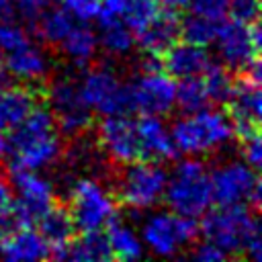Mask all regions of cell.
<instances>
[{"mask_svg":"<svg viewBox=\"0 0 262 262\" xmlns=\"http://www.w3.org/2000/svg\"><path fill=\"white\" fill-rule=\"evenodd\" d=\"M4 66L8 76L18 78L23 84H31V86H39L45 88V80H47V72H49V63L43 55V51L39 47H35L31 41H27L25 45L4 53Z\"/></svg>","mask_w":262,"mask_h":262,"instance_id":"cell-16","label":"cell"},{"mask_svg":"<svg viewBox=\"0 0 262 262\" xmlns=\"http://www.w3.org/2000/svg\"><path fill=\"white\" fill-rule=\"evenodd\" d=\"M14 6L8 0H0V23L4 20H14Z\"/></svg>","mask_w":262,"mask_h":262,"instance_id":"cell-38","label":"cell"},{"mask_svg":"<svg viewBox=\"0 0 262 262\" xmlns=\"http://www.w3.org/2000/svg\"><path fill=\"white\" fill-rule=\"evenodd\" d=\"M201 233L227 256L260 260V223L250 207H219L205 217Z\"/></svg>","mask_w":262,"mask_h":262,"instance_id":"cell-2","label":"cell"},{"mask_svg":"<svg viewBox=\"0 0 262 262\" xmlns=\"http://www.w3.org/2000/svg\"><path fill=\"white\" fill-rule=\"evenodd\" d=\"M239 145H242V154H244V158H246V164L252 166L254 170H258L260 164H262V143H260V133L242 139Z\"/></svg>","mask_w":262,"mask_h":262,"instance_id":"cell-34","label":"cell"},{"mask_svg":"<svg viewBox=\"0 0 262 262\" xmlns=\"http://www.w3.org/2000/svg\"><path fill=\"white\" fill-rule=\"evenodd\" d=\"M86 104L100 115H129L133 113L129 86H123L117 76L106 68H96L80 82Z\"/></svg>","mask_w":262,"mask_h":262,"instance_id":"cell-10","label":"cell"},{"mask_svg":"<svg viewBox=\"0 0 262 262\" xmlns=\"http://www.w3.org/2000/svg\"><path fill=\"white\" fill-rule=\"evenodd\" d=\"M98 141L119 164L145 162L137 121L129 115H106L98 125Z\"/></svg>","mask_w":262,"mask_h":262,"instance_id":"cell-12","label":"cell"},{"mask_svg":"<svg viewBox=\"0 0 262 262\" xmlns=\"http://www.w3.org/2000/svg\"><path fill=\"white\" fill-rule=\"evenodd\" d=\"M100 29H102L100 43L106 51H111L115 55H121V53H127L131 49L135 37L121 18L104 20V23H100Z\"/></svg>","mask_w":262,"mask_h":262,"instance_id":"cell-29","label":"cell"},{"mask_svg":"<svg viewBox=\"0 0 262 262\" xmlns=\"http://www.w3.org/2000/svg\"><path fill=\"white\" fill-rule=\"evenodd\" d=\"M192 258H196V260H201V262H219V260H225L227 254H225L221 248H217L215 244H211L209 239H205L203 244H199V246L194 248Z\"/></svg>","mask_w":262,"mask_h":262,"instance_id":"cell-36","label":"cell"},{"mask_svg":"<svg viewBox=\"0 0 262 262\" xmlns=\"http://www.w3.org/2000/svg\"><path fill=\"white\" fill-rule=\"evenodd\" d=\"M227 14L239 23H256L260 16V0H227Z\"/></svg>","mask_w":262,"mask_h":262,"instance_id":"cell-30","label":"cell"},{"mask_svg":"<svg viewBox=\"0 0 262 262\" xmlns=\"http://www.w3.org/2000/svg\"><path fill=\"white\" fill-rule=\"evenodd\" d=\"M186 8L211 20H223L227 14V0H188Z\"/></svg>","mask_w":262,"mask_h":262,"instance_id":"cell-32","label":"cell"},{"mask_svg":"<svg viewBox=\"0 0 262 262\" xmlns=\"http://www.w3.org/2000/svg\"><path fill=\"white\" fill-rule=\"evenodd\" d=\"M135 39L147 55L160 57L170 45L180 39V12L162 8V12L149 25L135 33Z\"/></svg>","mask_w":262,"mask_h":262,"instance_id":"cell-18","label":"cell"},{"mask_svg":"<svg viewBox=\"0 0 262 262\" xmlns=\"http://www.w3.org/2000/svg\"><path fill=\"white\" fill-rule=\"evenodd\" d=\"M219 45V53L225 61V68L231 74L246 70L254 59H260L262 49V33L260 25L256 23H239V20H221L215 37Z\"/></svg>","mask_w":262,"mask_h":262,"instance_id":"cell-9","label":"cell"},{"mask_svg":"<svg viewBox=\"0 0 262 262\" xmlns=\"http://www.w3.org/2000/svg\"><path fill=\"white\" fill-rule=\"evenodd\" d=\"M61 143L55 119L47 104L39 102L18 127L8 133L6 151H10L14 166L39 170L59 156Z\"/></svg>","mask_w":262,"mask_h":262,"instance_id":"cell-1","label":"cell"},{"mask_svg":"<svg viewBox=\"0 0 262 262\" xmlns=\"http://www.w3.org/2000/svg\"><path fill=\"white\" fill-rule=\"evenodd\" d=\"M160 61H162V70L176 80L203 76V72L211 66V57L207 49L186 41H176L174 45H170L160 55Z\"/></svg>","mask_w":262,"mask_h":262,"instance_id":"cell-15","label":"cell"},{"mask_svg":"<svg viewBox=\"0 0 262 262\" xmlns=\"http://www.w3.org/2000/svg\"><path fill=\"white\" fill-rule=\"evenodd\" d=\"M47 88L16 84V86H0V133L8 135L14 127L23 123V119L41 102Z\"/></svg>","mask_w":262,"mask_h":262,"instance_id":"cell-14","label":"cell"},{"mask_svg":"<svg viewBox=\"0 0 262 262\" xmlns=\"http://www.w3.org/2000/svg\"><path fill=\"white\" fill-rule=\"evenodd\" d=\"M233 135L231 123L221 111H196L176 121L172 127V141L176 151L184 156H196L217 149Z\"/></svg>","mask_w":262,"mask_h":262,"instance_id":"cell-4","label":"cell"},{"mask_svg":"<svg viewBox=\"0 0 262 262\" xmlns=\"http://www.w3.org/2000/svg\"><path fill=\"white\" fill-rule=\"evenodd\" d=\"M104 235H106V242H108V248L113 252V258H119V260H135V258H141V242L137 239V235L127 227L123 225L121 221L111 219L106 225H104Z\"/></svg>","mask_w":262,"mask_h":262,"instance_id":"cell-23","label":"cell"},{"mask_svg":"<svg viewBox=\"0 0 262 262\" xmlns=\"http://www.w3.org/2000/svg\"><path fill=\"white\" fill-rule=\"evenodd\" d=\"M117 201L94 180H76L70 192L68 211L76 225V231H96L117 217Z\"/></svg>","mask_w":262,"mask_h":262,"instance_id":"cell-7","label":"cell"},{"mask_svg":"<svg viewBox=\"0 0 262 262\" xmlns=\"http://www.w3.org/2000/svg\"><path fill=\"white\" fill-rule=\"evenodd\" d=\"M117 178L115 201L129 209H147L164 196L168 174L158 162H131L123 164Z\"/></svg>","mask_w":262,"mask_h":262,"instance_id":"cell-5","label":"cell"},{"mask_svg":"<svg viewBox=\"0 0 262 262\" xmlns=\"http://www.w3.org/2000/svg\"><path fill=\"white\" fill-rule=\"evenodd\" d=\"M164 199L172 213L201 217L213 203L211 180L205 172L203 162L188 158L176 164L172 178H168L166 182Z\"/></svg>","mask_w":262,"mask_h":262,"instance_id":"cell-3","label":"cell"},{"mask_svg":"<svg viewBox=\"0 0 262 262\" xmlns=\"http://www.w3.org/2000/svg\"><path fill=\"white\" fill-rule=\"evenodd\" d=\"M8 2L14 6V10L20 12L23 18H27L33 25L37 20V16L47 8L49 0H8Z\"/></svg>","mask_w":262,"mask_h":262,"instance_id":"cell-35","label":"cell"},{"mask_svg":"<svg viewBox=\"0 0 262 262\" xmlns=\"http://www.w3.org/2000/svg\"><path fill=\"white\" fill-rule=\"evenodd\" d=\"M0 256L12 262L45 260L51 258V246L33 225H23L0 237Z\"/></svg>","mask_w":262,"mask_h":262,"instance_id":"cell-17","label":"cell"},{"mask_svg":"<svg viewBox=\"0 0 262 262\" xmlns=\"http://www.w3.org/2000/svg\"><path fill=\"white\" fill-rule=\"evenodd\" d=\"M72 16L80 18V20H90L98 14L100 10V2L102 0H57Z\"/></svg>","mask_w":262,"mask_h":262,"instance_id":"cell-33","label":"cell"},{"mask_svg":"<svg viewBox=\"0 0 262 262\" xmlns=\"http://www.w3.org/2000/svg\"><path fill=\"white\" fill-rule=\"evenodd\" d=\"M27 41H29L27 33H25L18 25H14V20H4V23H0V51H2V53H8V51L20 47V45H25Z\"/></svg>","mask_w":262,"mask_h":262,"instance_id":"cell-31","label":"cell"},{"mask_svg":"<svg viewBox=\"0 0 262 262\" xmlns=\"http://www.w3.org/2000/svg\"><path fill=\"white\" fill-rule=\"evenodd\" d=\"M10 207H12V190L8 182L0 176V219L10 211Z\"/></svg>","mask_w":262,"mask_h":262,"instance_id":"cell-37","label":"cell"},{"mask_svg":"<svg viewBox=\"0 0 262 262\" xmlns=\"http://www.w3.org/2000/svg\"><path fill=\"white\" fill-rule=\"evenodd\" d=\"M74 25V16L61 6V8H45L37 20L33 23L37 35L47 41V43H53V45H59L61 39L68 35V31L72 29Z\"/></svg>","mask_w":262,"mask_h":262,"instance_id":"cell-22","label":"cell"},{"mask_svg":"<svg viewBox=\"0 0 262 262\" xmlns=\"http://www.w3.org/2000/svg\"><path fill=\"white\" fill-rule=\"evenodd\" d=\"M213 203L219 207H260V176L248 164H227L209 176Z\"/></svg>","mask_w":262,"mask_h":262,"instance_id":"cell-6","label":"cell"},{"mask_svg":"<svg viewBox=\"0 0 262 262\" xmlns=\"http://www.w3.org/2000/svg\"><path fill=\"white\" fill-rule=\"evenodd\" d=\"M203 84H205V90H207V96L211 102H217V104H223L225 98L229 96L231 92V86H233V74H229V70L225 66H219V63H213L203 72Z\"/></svg>","mask_w":262,"mask_h":262,"instance_id":"cell-28","label":"cell"},{"mask_svg":"<svg viewBox=\"0 0 262 262\" xmlns=\"http://www.w3.org/2000/svg\"><path fill=\"white\" fill-rule=\"evenodd\" d=\"M129 96L133 113L164 115L170 113L176 102V84L164 70L141 72V76L129 84Z\"/></svg>","mask_w":262,"mask_h":262,"instance_id":"cell-13","label":"cell"},{"mask_svg":"<svg viewBox=\"0 0 262 262\" xmlns=\"http://www.w3.org/2000/svg\"><path fill=\"white\" fill-rule=\"evenodd\" d=\"M51 258L100 262V260H113V252L108 248V242H106L104 231L102 229H96V231H80V235L76 233L66 246H61L59 250H55Z\"/></svg>","mask_w":262,"mask_h":262,"instance_id":"cell-21","label":"cell"},{"mask_svg":"<svg viewBox=\"0 0 262 262\" xmlns=\"http://www.w3.org/2000/svg\"><path fill=\"white\" fill-rule=\"evenodd\" d=\"M45 96L57 131L66 135H78L92 125V108L86 104L80 84H76L72 78H59L51 82L45 90Z\"/></svg>","mask_w":262,"mask_h":262,"instance_id":"cell-8","label":"cell"},{"mask_svg":"<svg viewBox=\"0 0 262 262\" xmlns=\"http://www.w3.org/2000/svg\"><path fill=\"white\" fill-rule=\"evenodd\" d=\"M201 233L196 217L164 213L151 217L143 227L145 244L160 256H172L186 244H192Z\"/></svg>","mask_w":262,"mask_h":262,"instance_id":"cell-11","label":"cell"},{"mask_svg":"<svg viewBox=\"0 0 262 262\" xmlns=\"http://www.w3.org/2000/svg\"><path fill=\"white\" fill-rule=\"evenodd\" d=\"M221 20H211L201 14L190 12L188 16L180 18V39L186 43H194L201 47H207L209 43L215 41L217 29Z\"/></svg>","mask_w":262,"mask_h":262,"instance_id":"cell-25","label":"cell"},{"mask_svg":"<svg viewBox=\"0 0 262 262\" xmlns=\"http://www.w3.org/2000/svg\"><path fill=\"white\" fill-rule=\"evenodd\" d=\"M8 80V72H6V66H4V59L0 57V86H4Z\"/></svg>","mask_w":262,"mask_h":262,"instance_id":"cell-40","label":"cell"},{"mask_svg":"<svg viewBox=\"0 0 262 262\" xmlns=\"http://www.w3.org/2000/svg\"><path fill=\"white\" fill-rule=\"evenodd\" d=\"M4 154H6V135L0 133V160H2Z\"/></svg>","mask_w":262,"mask_h":262,"instance_id":"cell-41","label":"cell"},{"mask_svg":"<svg viewBox=\"0 0 262 262\" xmlns=\"http://www.w3.org/2000/svg\"><path fill=\"white\" fill-rule=\"evenodd\" d=\"M160 2H162L164 8L174 10V12H180V10H184L188 6V0H160Z\"/></svg>","mask_w":262,"mask_h":262,"instance_id":"cell-39","label":"cell"},{"mask_svg":"<svg viewBox=\"0 0 262 262\" xmlns=\"http://www.w3.org/2000/svg\"><path fill=\"white\" fill-rule=\"evenodd\" d=\"M135 121H137L145 162H162V160L176 158L178 151L174 147V141H172L170 133L166 131L164 123L158 119V115L141 113Z\"/></svg>","mask_w":262,"mask_h":262,"instance_id":"cell-19","label":"cell"},{"mask_svg":"<svg viewBox=\"0 0 262 262\" xmlns=\"http://www.w3.org/2000/svg\"><path fill=\"white\" fill-rule=\"evenodd\" d=\"M37 231L45 237V242L51 246V256L55 250H59L61 246H66L78 231L76 225L72 221V215L68 211V205L61 201H53L51 207L37 219Z\"/></svg>","mask_w":262,"mask_h":262,"instance_id":"cell-20","label":"cell"},{"mask_svg":"<svg viewBox=\"0 0 262 262\" xmlns=\"http://www.w3.org/2000/svg\"><path fill=\"white\" fill-rule=\"evenodd\" d=\"M61 49L66 51L68 57H72L74 61L78 63H86L94 57L96 53V45H98V39L96 35L92 33L90 27L86 25H72V29L68 31V35L61 39Z\"/></svg>","mask_w":262,"mask_h":262,"instance_id":"cell-24","label":"cell"},{"mask_svg":"<svg viewBox=\"0 0 262 262\" xmlns=\"http://www.w3.org/2000/svg\"><path fill=\"white\" fill-rule=\"evenodd\" d=\"M162 2L160 0H129L123 14H121V20L129 27V31L133 33H139L145 25H149L160 12H162Z\"/></svg>","mask_w":262,"mask_h":262,"instance_id":"cell-27","label":"cell"},{"mask_svg":"<svg viewBox=\"0 0 262 262\" xmlns=\"http://www.w3.org/2000/svg\"><path fill=\"white\" fill-rule=\"evenodd\" d=\"M176 102L182 108V113L190 115L196 111H203L211 104L203 78L201 76H190V78H182L176 86Z\"/></svg>","mask_w":262,"mask_h":262,"instance_id":"cell-26","label":"cell"}]
</instances>
